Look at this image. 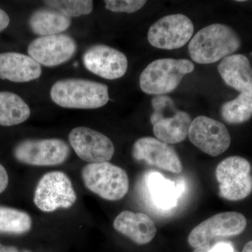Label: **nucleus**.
<instances>
[{
  "mask_svg": "<svg viewBox=\"0 0 252 252\" xmlns=\"http://www.w3.org/2000/svg\"><path fill=\"white\" fill-rule=\"evenodd\" d=\"M77 198L70 179L64 172L54 171L46 173L39 180L34 202L41 211L52 212L72 207Z\"/></svg>",
  "mask_w": 252,
  "mask_h": 252,
  "instance_id": "423d86ee",
  "label": "nucleus"
},
{
  "mask_svg": "<svg viewBox=\"0 0 252 252\" xmlns=\"http://www.w3.org/2000/svg\"><path fill=\"white\" fill-rule=\"evenodd\" d=\"M114 228L137 245L150 243L157 233V225L146 214L125 210L114 220Z\"/></svg>",
  "mask_w": 252,
  "mask_h": 252,
  "instance_id": "dca6fc26",
  "label": "nucleus"
},
{
  "mask_svg": "<svg viewBox=\"0 0 252 252\" xmlns=\"http://www.w3.org/2000/svg\"><path fill=\"white\" fill-rule=\"evenodd\" d=\"M30 252L29 251H24V252Z\"/></svg>",
  "mask_w": 252,
  "mask_h": 252,
  "instance_id": "473e14b6",
  "label": "nucleus"
},
{
  "mask_svg": "<svg viewBox=\"0 0 252 252\" xmlns=\"http://www.w3.org/2000/svg\"><path fill=\"white\" fill-rule=\"evenodd\" d=\"M9 23L10 18L8 14L2 9H0V32L7 28Z\"/></svg>",
  "mask_w": 252,
  "mask_h": 252,
  "instance_id": "c85d7f7f",
  "label": "nucleus"
},
{
  "mask_svg": "<svg viewBox=\"0 0 252 252\" xmlns=\"http://www.w3.org/2000/svg\"><path fill=\"white\" fill-rule=\"evenodd\" d=\"M193 63L187 59H158L147 66L140 77V89L149 94H169L175 90L186 74L193 72Z\"/></svg>",
  "mask_w": 252,
  "mask_h": 252,
  "instance_id": "7ed1b4c3",
  "label": "nucleus"
},
{
  "mask_svg": "<svg viewBox=\"0 0 252 252\" xmlns=\"http://www.w3.org/2000/svg\"><path fill=\"white\" fill-rule=\"evenodd\" d=\"M152 104L154 112L151 117V122L153 125L160 119L165 118L167 112H175L177 111L175 109L174 101L171 97L167 96H157L152 99Z\"/></svg>",
  "mask_w": 252,
  "mask_h": 252,
  "instance_id": "393cba45",
  "label": "nucleus"
},
{
  "mask_svg": "<svg viewBox=\"0 0 252 252\" xmlns=\"http://www.w3.org/2000/svg\"><path fill=\"white\" fill-rule=\"evenodd\" d=\"M247 227V220L243 214L225 212L217 214L201 222L189 235V245L193 248L210 243L220 237L241 234Z\"/></svg>",
  "mask_w": 252,
  "mask_h": 252,
  "instance_id": "1a4fd4ad",
  "label": "nucleus"
},
{
  "mask_svg": "<svg viewBox=\"0 0 252 252\" xmlns=\"http://www.w3.org/2000/svg\"><path fill=\"white\" fill-rule=\"evenodd\" d=\"M105 7L113 12H136L145 5L147 1L142 0H107L104 1Z\"/></svg>",
  "mask_w": 252,
  "mask_h": 252,
  "instance_id": "a878e982",
  "label": "nucleus"
},
{
  "mask_svg": "<svg viewBox=\"0 0 252 252\" xmlns=\"http://www.w3.org/2000/svg\"><path fill=\"white\" fill-rule=\"evenodd\" d=\"M193 32L190 18L184 14H171L160 18L149 28L147 39L157 49H177L190 40Z\"/></svg>",
  "mask_w": 252,
  "mask_h": 252,
  "instance_id": "0eeeda50",
  "label": "nucleus"
},
{
  "mask_svg": "<svg viewBox=\"0 0 252 252\" xmlns=\"http://www.w3.org/2000/svg\"><path fill=\"white\" fill-rule=\"evenodd\" d=\"M191 118L183 111H177L175 115L160 119L154 124L153 132L158 140L166 144L183 142L189 135Z\"/></svg>",
  "mask_w": 252,
  "mask_h": 252,
  "instance_id": "6ab92c4d",
  "label": "nucleus"
},
{
  "mask_svg": "<svg viewBox=\"0 0 252 252\" xmlns=\"http://www.w3.org/2000/svg\"><path fill=\"white\" fill-rule=\"evenodd\" d=\"M44 3L70 18L91 14L94 9V1L89 0H49Z\"/></svg>",
  "mask_w": 252,
  "mask_h": 252,
  "instance_id": "b1692460",
  "label": "nucleus"
},
{
  "mask_svg": "<svg viewBox=\"0 0 252 252\" xmlns=\"http://www.w3.org/2000/svg\"><path fill=\"white\" fill-rule=\"evenodd\" d=\"M242 252H252V240L245 245Z\"/></svg>",
  "mask_w": 252,
  "mask_h": 252,
  "instance_id": "2f4dec72",
  "label": "nucleus"
},
{
  "mask_svg": "<svg viewBox=\"0 0 252 252\" xmlns=\"http://www.w3.org/2000/svg\"><path fill=\"white\" fill-rule=\"evenodd\" d=\"M220 114L223 120L230 124H241L252 117V97L240 94L233 100L222 104Z\"/></svg>",
  "mask_w": 252,
  "mask_h": 252,
  "instance_id": "5701e85b",
  "label": "nucleus"
},
{
  "mask_svg": "<svg viewBox=\"0 0 252 252\" xmlns=\"http://www.w3.org/2000/svg\"><path fill=\"white\" fill-rule=\"evenodd\" d=\"M241 43L234 29L216 23L203 28L193 36L189 44V55L198 64H212L234 54Z\"/></svg>",
  "mask_w": 252,
  "mask_h": 252,
  "instance_id": "f257e3e1",
  "label": "nucleus"
},
{
  "mask_svg": "<svg viewBox=\"0 0 252 252\" xmlns=\"http://www.w3.org/2000/svg\"><path fill=\"white\" fill-rule=\"evenodd\" d=\"M41 67L35 60L16 52L0 54V78L3 80L23 83L40 77Z\"/></svg>",
  "mask_w": 252,
  "mask_h": 252,
  "instance_id": "2eb2a0df",
  "label": "nucleus"
},
{
  "mask_svg": "<svg viewBox=\"0 0 252 252\" xmlns=\"http://www.w3.org/2000/svg\"><path fill=\"white\" fill-rule=\"evenodd\" d=\"M132 156L136 160L166 171L180 173L183 165L173 148L166 143L152 137H144L135 142Z\"/></svg>",
  "mask_w": 252,
  "mask_h": 252,
  "instance_id": "4468645a",
  "label": "nucleus"
},
{
  "mask_svg": "<svg viewBox=\"0 0 252 252\" xmlns=\"http://www.w3.org/2000/svg\"><path fill=\"white\" fill-rule=\"evenodd\" d=\"M251 165L243 157H230L222 160L216 169L220 183V195L230 201H238L252 192Z\"/></svg>",
  "mask_w": 252,
  "mask_h": 252,
  "instance_id": "39448f33",
  "label": "nucleus"
},
{
  "mask_svg": "<svg viewBox=\"0 0 252 252\" xmlns=\"http://www.w3.org/2000/svg\"><path fill=\"white\" fill-rule=\"evenodd\" d=\"M69 141L78 157L89 163L109 162L115 152L109 137L84 126L73 129L69 133Z\"/></svg>",
  "mask_w": 252,
  "mask_h": 252,
  "instance_id": "9b49d317",
  "label": "nucleus"
},
{
  "mask_svg": "<svg viewBox=\"0 0 252 252\" xmlns=\"http://www.w3.org/2000/svg\"><path fill=\"white\" fill-rule=\"evenodd\" d=\"M29 106L18 94L0 92V126L18 125L27 121L31 116Z\"/></svg>",
  "mask_w": 252,
  "mask_h": 252,
  "instance_id": "412c9836",
  "label": "nucleus"
},
{
  "mask_svg": "<svg viewBox=\"0 0 252 252\" xmlns=\"http://www.w3.org/2000/svg\"><path fill=\"white\" fill-rule=\"evenodd\" d=\"M82 179L86 188L109 201L121 200L128 192L127 173L109 162L88 164L83 169Z\"/></svg>",
  "mask_w": 252,
  "mask_h": 252,
  "instance_id": "20e7f679",
  "label": "nucleus"
},
{
  "mask_svg": "<svg viewBox=\"0 0 252 252\" xmlns=\"http://www.w3.org/2000/svg\"><path fill=\"white\" fill-rule=\"evenodd\" d=\"M210 249H211L210 243L205 244V245H201V246L195 248L193 252H210Z\"/></svg>",
  "mask_w": 252,
  "mask_h": 252,
  "instance_id": "7c9ffc66",
  "label": "nucleus"
},
{
  "mask_svg": "<svg viewBox=\"0 0 252 252\" xmlns=\"http://www.w3.org/2000/svg\"><path fill=\"white\" fill-rule=\"evenodd\" d=\"M9 184V176L7 172L1 164H0V193L4 192Z\"/></svg>",
  "mask_w": 252,
  "mask_h": 252,
  "instance_id": "bb28decb",
  "label": "nucleus"
},
{
  "mask_svg": "<svg viewBox=\"0 0 252 252\" xmlns=\"http://www.w3.org/2000/svg\"><path fill=\"white\" fill-rule=\"evenodd\" d=\"M145 182L149 197L156 207L167 210L177 205L182 195L180 185H176L157 172H149Z\"/></svg>",
  "mask_w": 252,
  "mask_h": 252,
  "instance_id": "a211bd4d",
  "label": "nucleus"
},
{
  "mask_svg": "<svg viewBox=\"0 0 252 252\" xmlns=\"http://www.w3.org/2000/svg\"><path fill=\"white\" fill-rule=\"evenodd\" d=\"M32 219L26 212L16 209L0 206V232L23 234L31 229Z\"/></svg>",
  "mask_w": 252,
  "mask_h": 252,
  "instance_id": "4be33fe9",
  "label": "nucleus"
},
{
  "mask_svg": "<svg viewBox=\"0 0 252 252\" xmlns=\"http://www.w3.org/2000/svg\"><path fill=\"white\" fill-rule=\"evenodd\" d=\"M69 153V145L60 139L26 140L14 149V157L18 161L35 166L61 165Z\"/></svg>",
  "mask_w": 252,
  "mask_h": 252,
  "instance_id": "6e6552de",
  "label": "nucleus"
},
{
  "mask_svg": "<svg viewBox=\"0 0 252 252\" xmlns=\"http://www.w3.org/2000/svg\"><path fill=\"white\" fill-rule=\"evenodd\" d=\"M210 252H234V250L229 243H219L212 247Z\"/></svg>",
  "mask_w": 252,
  "mask_h": 252,
  "instance_id": "cd10ccee",
  "label": "nucleus"
},
{
  "mask_svg": "<svg viewBox=\"0 0 252 252\" xmlns=\"http://www.w3.org/2000/svg\"><path fill=\"white\" fill-rule=\"evenodd\" d=\"M218 72L223 81L240 94L252 97V67L243 54H233L220 61Z\"/></svg>",
  "mask_w": 252,
  "mask_h": 252,
  "instance_id": "f3484780",
  "label": "nucleus"
},
{
  "mask_svg": "<svg viewBox=\"0 0 252 252\" xmlns=\"http://www.w3.org/2000/svg\"><path fill=\"white\" fill-rule=\"evenodd\" d=\"M71 18L53 9L36 10L30 18L32 31L41 36L61 34L70 27Z\"/></svg>",
  "mask_w": 252,
  "mask_h": 252,
  "instance_id": "aec40b11",
  "label": "nucleus"
},
{
  "mask_svg": "<svg viewBox=\"0 0 252 252\" xmlns=\"http://www.w3.org/2000/svg\"><path fill=\"white\" fill-rule=\"evenodd\" d=\"M50 94L55 103L68 109L100 108L109 99L107 85L81 79L58 81L51 87Z\"/></svg>",
  "mask_w": 252,
  "mask_h": 252,
  "instance_id": "f03ea898",
  "label": "nucleus"
},
{
  "mask_svg": "<svg viewBox=\"0 0 252 252\" xmlns=\"http://www.w3.org/2000/svg\"><path fill=\"white\" fill-rule=\"evenodd\" d=\"M83 63L88 70L108 80L124 77L128 67L124 53L103 44L88 49L83 56Z\"/></svg>",
  "mask_w": 252,
  "mask_h": 252,
  "instance_id": "ddd939ff",
  "label": "nucleus"
},
{
  "mask_svg": "<svg viewBox=\"0 0 252 252\" xmlns=\"http://www.w3.org/2000/svg\"><path fill=\"white\" fill-rule=\"evenodd\" d=\"M77 50L76 41L68 34L40 36L28 46L29 56L39 64L55 67L69 61Z\"/></svg>",
  "mask_w": 252,
  "mask_h": 252,
  "instance_id": "f8f14e48",
  "label": "nucleus"
},
{
  "mask_svg": "<svg viewBox=\"0 0 252 252\" xmlns=\"http://www.w3.org/2000/svg\"><path fill=\"white\" fill-rule=\"evenodd\" d=\"M0 252H18V250L15 247L5 246L0 243Z\"/></svg>",
  "mask_w": 252,
  "mask_h": 252,
  "instance_id": "c756f323",
  "label": "nucleus"
},
{
  "mask_svg": "<svg viewBox=\"0 0 252 252\" xmlns=\"http://www.w3.org/2000/svg\"><path fill=\"white\" fill-rule=\"evenodd\" d=\"M188 137L194 146L212 157L224 153L231 142L224 124L205 116H198L192 121Z\"/></svg>",
  "mask_w": 252,
  "mask_h": 252,
  "instance_id": "9d476101",
  "label": "nucleus"
}]
</instances>
